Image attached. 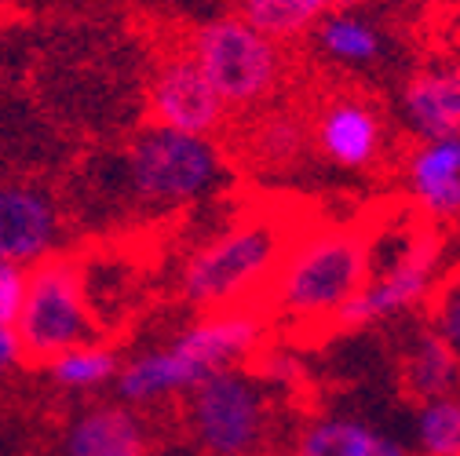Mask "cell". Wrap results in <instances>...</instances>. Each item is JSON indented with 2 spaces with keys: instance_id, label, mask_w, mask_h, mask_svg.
I'll return each instance as SVG.
<instances>
[{
  "instance_id": "cell-5",
  "label": "cell",
  "mask_w": 460,
  "mask_h": 456,
  "mask_svg": "<svg viewBox=\"0 0 460 456\" xmlns=\"http://www.w3.org/2000/svg\"><path fill=\"white\" fill-rule=\"evenodd\" d=\"M113 172L132 205L146 212H183L205 205L226 187L230 164L223 146L208 136H183L150 125L118 153Z\"/></svg>"
},
{
  "instance_id": "cell-22",
  "label": "cell",
  "mask_w": 460,
  "mask_h": 456,
  "mask_svg": "<svg viewBox=\"0 0 460 456\" xmlns=\"http://www.w3.org/2000/svg\"><path fill=\"white\" fill-rule=\"evenodd\" d=\"M424 311H428V329L438 332L446 344L460 355V263L438 274Z\"/></svg>"
},
{
  "instance_id": "cell-6",
  "label": "cell",
  "mask_w": 460,
  "mask_h": 456,
  "mask_svg": "<svg viewBox=\"0 0 460 456\" xmlns=\"http://www.w3.org/2000/svg\"><path fill=\"white\" fill-rule=\"evenodd\" d=\"M274 424V390L249 365L223 369L183 394V431L198 456H263Z\"/></svg>"
},
{
  "instance_id": "cell-23",
  "label": "cell",
  "mask_w": 460,
  "mask_h": 456,
  "mask_svg": "<svg viewBox=\"0 0 460 456\" xmlns=\"http://www.w3.org/2000/svg\"><path fill=\"white\" fill-rule=\"evenodd\" d=\"M274 394L281 390H293L300 380H304V362L289 351V347H260L252 355V365H249Z\"/></svg>"
},
{
  "instance_id": "cell-19",
  "label": "cell",
  "mask_w": 460,
  "mask_h": 456,
  "mask_svg": "<svg viewBox=\"0 0 460 456\" xmlns=\"http://www.w3.org/2000/svg\"><path fill=\"white\" fill-rule=\"evenodd\" d=\"M343 0H242V19L267 40H300L307 37Z\"/></svg>"
},
{
  "instance_id": "cell-12",
  "label": "cell",
  "mask_w": 460,
  "mask_h": 456,
  "mask_svg": "<svg viewBox=\"0 0 460 456\" xmlns=\"http://www.w3.org/2000/svg\"><path fill=\"white\" fill-rule=\"evenodd\" d=\"M154 434L139 409L125 402H92L70 413L55 456H150Z\"/></svg>"
},
{
  "instance_id": "cell-7",
  "label": "cell",
  "mask_w": 460,
  "mask_h": 456,
  "mask_svg": "<svg viewBox=\"0 0 460 456\" xmlns=\"http://www.w3.org/2000/svg\"><path fill=\"white\" fill-rule=\"evenodd\" d=\"M187 55L198 63L226 113H249L263 106L285 74L281 44L267 40L242 15H208L198 22Z\"/></svg>"
},
{
  "instance_id": "cell-8",
  "label": "cell",
  "mask_w": 460,
  "mask_h": 456,
  "mask_svg": "<svg viewBox=\"0 0 460 456\" xmlns=\"http://www.w3.org/2000/svg\"><path fill=\"white\" fill-rule=\"evenodd\" d=\"M15 336L22 344V358L48 365L70 347L92 344L102 336L88 293H84V267L70 256H51L30 267L26 300L15 318Z\"/></svg>"
},
{
  "instance_id": "cell-9",
  "label": "cell",
  "mask_w": 460,
  "mask_h": 456,
  "mask_svg": "<svg viewBox=\"0 0 460 456\" xmlns=\"http://www.w3.org/2000/svg\"><path fill=\"white\" fill-rule=\"evenodd\" d=\"M146 110L150 121L168 132L183 136H216L223 121L230 118L198 63L183 51H172L154 66L150 84H146Z\"/></svg>"
},
{
  "instance_id": "cell-16",
  "label": "cell",
  "mask_w": 460,
  "mask_h": 456,
  "mask_svg": "<svg viewBox=\"0 0 460 456\" xmlns=\"http://www.w3.org/2000/svg\"><path fill=\"white\" fill-rule=\"evenodd\" d=\"M402 121L417 139L460 136V66H431L402 84Z\"/></svg>"
},
{
  "instance_id": "cell-24",
  "label": "cell",
  "mask_w": 460,
  "mask_h": 456,
  "mask_svg": "<svg viewBox=\"0 0 460 456\" xmlns=\"http://www.w3.org/2000/svg\"><path fill=\"white\" fill-rule=\"evenodd\" d=\"M26 281H30L26 267L0 259V325L15 329V318H19L22 300H26Z\"/></svg>"
},
{
  "instance_id": "cell-3",
  "label": "cell",
  "mask_w": 460,
  "mask_h": 456,
  "mask_svg": "<svg viewBox=\"0 0 460 456\" xmlns=\"http://www.w3.org/2000/svg\"><path fill=\"white\" fill-rule=\"evenodd\" d=\"M442 234L413 208L369 219V274L358 296L336 318V332L384 325L428 303L442 274Z\"/></svg>"
},
{
  "instance_id": "cell-15",
  "label": "cell",
  "mask_w": 460,
  "mask_h": 456,
  "mask_svg": "<svg viewBox=\"0 0 460 456\" xmlns=\"http://www.w3.org/2000/svg\"><path fill=\"white\" fill-rule=\"evenodd\" d=\"M311 40H314L322 59L332 63V66H340V70H369V66H380L387 59V51H391L387 30L373 15L351 8L348 0L336 4L311 30Z\"/></svg>"
},
{
  "instance_id": "cell-27",
  "label": "cell",
  "mask_w": 460,
  "mask_h": 456,
  "mask_svg": "<svg viewBox=\"0 0 460 456\" xmlns=\"http://www.w3.org/2000/svg\"><path fill=\"white\" fill-rule=\"evenodd\" d=\"M190 4H201V0H190Z\"/></svg>"
},
{
  "instance_id": "cell-25",
  "label": "cell",
  "mask_w": 460,
  "mask_h": 456,
  "mask_svg": "<svg viewBox=\"0 0 460 456\" xmlns=\"http://www.w3.org/2000/svg\"><path fill=\"white\" fill-rule=\"evenodd\" d=\"M22 344H19V336L12 325H0V376H8L22 365Z\"/></svg>"
},
{
  "instance_id": "cell-20",
  "label": "cell",
  "mask_w": 460,
  "mask_h": 456,
  "mask_svg": "<svg viewBox=\"0 0 460 456\" xmlns=\"http://www.w3.org/2000/svg\"><path fill=\"white\" fill-rule=\"evenodd\" d=\"M118 369H121V355L106 347L102 339H92V344H81V347H70L63 351L59 358L48 362V376L59 390H70V394H95L102 387H113L118 380Z\"/></svg>"
},
{
  "instance_id": "cell-4",
  "label": "cell",
  "mask_w": 460,
  "mask_h": 456,
  "mask_svg": "<svg viewBox=\"0 0 460 456\" xmlns=\"http://www.w3.org/2000/svg\"><path fill=\"white\" fill-rule=\"evenodd\" d=\"M293 238L296 231L285 212H252L234 219L187 256L180 270V296L198 314L249 307L256 296H267Z\"/></svg>"
},
{
  "instance_id": "cell-1",
  "label": "cell",
  "mask_w": 460,
  "mask_h": 456,
  "mask_svg": "<svg viewBox=\"0 0 460 456\" xmlns=\"http://www.w3.org/2000/svg\"><path fill=\"white\" fill-rule=\"evenodd\" d=\"M263 318L252 307L205 311L164 344L121 358L118 380H113L118 402L143 413L183 398L201 380L245 365L263 347Z\"/></svg>"
},
{
  "instance_id": "cell-13",
  "label": "cell",
  "mask_w": 460,
  "mask_h": 456,
  "mask_svg": "<svg viewBox=\"0 0 460 456\" xmlns=\"http://www.w3.org/2000/svg\"><path fill=\"white\" fill-rule=\"evenodd\" d=\"M406 197L431 226L460 219V136L417 139L406 157Z\"/></svg>"
},
{
  "instance_id": "cell-2",
  "label": "cell",
  "mask_w": 460,
  "mask_h": 456,
  "mask_svg": "<svg viewBox=\"0 0 460 456\" xmlns=\"http://www.w3.org/2000/svg\"><path fill=\"white\" fill-rule=\"evenodd\" d=\"M369 274V223H325L296 234L285 252L267 303L293 332H336Z\"/></svg>"
},
{
  "instance_id": "cell-21",
  "label": "cell",
  "mask_w": 460,
  "mask_h": 456,
  "mask_svg": "<svg viewBox=\"0 0 460 456\" xmlns=\"http://www.w3.org/2000/svg\"><path fill=\"white\" fill-rule=\"evenodd\" d=\"M410 449L413 456H460V394L413 406Z\"/></svg>"
},
{
  "instance_id": "cell-26",
  "label": "cell",
  "mask_w": 460,
  "mask_h": 456,
  "mask_svg": "<svg viewBox=\"0 0 460 456\" xmlns=\"http://www.w3.org/2000/svg\"><path fill=\"white\" fill-rule=\"evenodd\" d=\"M431 4H442V0H431Z\"/></svg>"
},
{
  "instance_id": "cell-17",
  "label": "cell",
  "mask_w": 460,
  "mask_h": 456,
  "mask_svg": "<svg viewBox=\"0 0 460 456\" xmlns=\"http://www.w3.org/2000/svg\"><path fill=\"white\" fill-rule=\"evenodd\" d=\"M398 387L410 402H431L442 394H460V355L428 325H417L402 339Z\"/></svg>"
},
{
  "instance_id": "cell-11",
  "label": "cell",
  "mask_w": 460,
  "mask_h": 456,
  "mask_svg": "<svg viewBox=\"0 0 460 456\" xmlns=\"http://www.w3.org/2000/svg\"><path fill=\"white\" fill-rule=\"evenodd\" d=\"M311 150L340 172H366L387 150V125L362 95H332L311 118Z\"/></svg>"
},
{
  "instance_id": "cell-18",
  "label": "cell",
  "mask_w": 460,
  "mask_h": 456,
  "mask_svg": "<svg viewBox=\"0 0 460 456\" xmlns=\"http://www.w3.org/2000/svg\"><path fill=\"white\" fill-rule=\"evenodd\" d=\"M311 153V118H304L293 106H278L256 118L249 128V157L260 168L285 172Z\"/></svg>"
},
{
  "instance_id": "cell-10",
  "label": "cell",
  "mask_w": 460,
  "mask_h": 456,
  "mask_svg": "<svg viewBox=\"0 0 460 456\" xmlns=\"http://www.w3.org/2000/svg\"><path fill=\"white\" fill-rule=\"evenodd\" d=\"M66 215L51 190L26 180H0V259L37 267L59 256Z\"/></svg>"
},
{
  "instance_id": "cell-14",
  "label": "cell",
  "mask_w": 460,
  "mask_h": 456,
  "mask_svg": "<svg viewBox=\"0 0 460 456\" xmlns=\"http://www.w3.org/2000/svg\"><path fill=\"white\" fill-rule=\"evenodd\" d=\"M289 456H413V449L402 434L369 417L322 413L296 431Z\"/></svg>"
}]
</instances>
